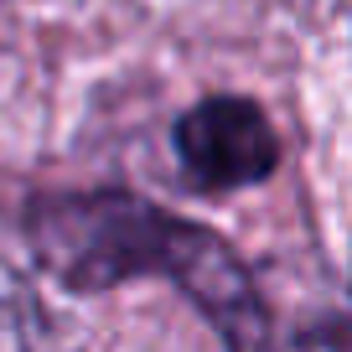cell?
Segmentation results:
<instances>
[{
	"mask_svg": "<svg viewBox=\"0 0 352 352\" xmlns=\"http://www.w3.org/2000/svg\"><path fill=\"white\" fill-rule=\"evenodd\" d=\"M26 243L63 290L99 296L124 280L161 275L197 306L228 347H264L270 311L243 259L212 228L176 218L135 192H42L26 202Z\"/></svg>",
	"mask_w": 352,
	"mask_h": 352,
	"instance_id": "1",
	"label": "cell"
},
{
	"mask_svg": "<svg viewBox=\"0 0 352 352\" xmlns=\"http://www.w3.org/2000/svg\"><path fill=\"white\" fill-rule=\"evenodd\" d=\"M176 171L192 192H243L280 166V135L270 114L243 94H208L171 124Z\"/></svg>",
	"mask_w": 352,
	"mask_h": 352,
	"instance_id": "2",
	"label": "cell"
},
{
	"mask_svg": "<svg viewBox=\"0 0 352 352\" xmlns=\"http://www.w3.org/2000/svg\"><path fill=\"white\" fill-rule=\"evenodd\" d=\"M57 327L47 316L36 285L0 254V352H26V347H52Z\"/></svg>",
	"mask_w": 352,
	"mask_h": 352,
	"instance_id": "3",
	"label": "cell"
}]
</instances>
